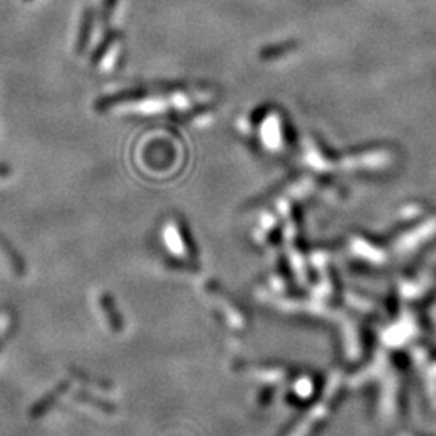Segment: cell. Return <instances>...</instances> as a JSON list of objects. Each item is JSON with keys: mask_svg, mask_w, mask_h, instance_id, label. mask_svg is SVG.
Wrapping results in <instances>:
<instances>
[{"mask_svg": "<svg viewBox=\"0 0 436 436\" xmlns=\"http://www.w3.org/2000/svg\"><path fill=\"white\" fill-rule=\"evenodd\" d=\"M90 30H93V11L88 10L86 13H84L81 30H79V39H78V42H76V50H78V52H83V50L86 49L88 41H89V36H90Z\"/></svg>", "mask_w": 436, "mask_h": 436, "instance_id": "obj_1", "label": "cell"}]
</instances>
